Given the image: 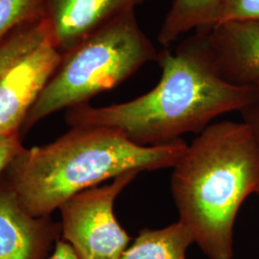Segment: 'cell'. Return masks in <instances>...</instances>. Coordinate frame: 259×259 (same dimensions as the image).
Masks as SVG:
<instances>
[{
	"instance_id": "cell-8",
	"label": "cell",
	"mask_w": 259,
	"mask_h": 259,
	"mask_svg": "<svg viewBox=\"0 0 259 259\" xmlns=\"http://www.w3.org/2000/svg\"><path fill=\"white\" fill-rule=\"evenodd\" d=\"M203 34L222 80L236 87H259V21L225 22Z\"/></svg>"
},
{
	"instance_id": "cell-12",
	"label": "cell",
	"mask_w": 259,
	"mask_h": 259,
	"mask_svg": "<svg viewBox=\"0 0 259 259\" xmlns=\"http://www.w3.org/2000/svg\"><path fill=\"white\" fill-rule=\"evenodd\" d=\"M50 36L47 19H36L21 25L0 44V76L21 56Z\"/></svg>"
},
{
	"instance_id": "cell-7",
	"label": "cell",
	"mask_w": 259,
	"mask_h": 259,
	"mask_svg": "<svg viewBox=\"0 0 259 259\" xmlns=\"http://www.w3.org/2000/svg\"><path fill=\"white\" fill-rule=\"evenodd\" d=\"M61 237V223L29 214L0 176V259H46Z\"/></svg>"
},
{
	"instance_id": "cell-2",
	"label": "cell",
	"mask_w": 259,
	"mask_h": 259,
	"mask_svg": "<svg viewBox=\"0 0 259 259\" xmlns=\"http://www.w3.org/2000/svg\"><path fill=\"white\" fill-rule=\"evenodd\" d=\"M185 141L140 146L109 127H71L53 142L24 148L0 175L23 208L50 217L72 196L128 171L172 168L185 154Z\"/></svg>"
},
{
	"instance_id": "cell-10",
	"label": "cell",
	"mask_w": 259,
	"mask_h": 259,
	"mask_svg": "<svg viewBox=\"0 0 259 259\" xmlns=\"http://www.w3.org/2000/svg\"><path fill=\"white\" fill-rule=\"evenodd\" d=\"M195 243L187 227L180 221L163 229H143L121 259H186V250Z\"/></svg>"
},
{
	"instance_id": "cell-11",
	"label": "cell",
	"mask_w": 259,
	"mask_h": 259,
	"mask_svg": "<svg viewBox=\"0 0 259 259\" xmlns=\"http://www.w3.org/2000/svg\"><path fill=\"white\" fill-rule=\"evenodd\" d=\"M222 0H173L159 30L157 40L171 47L190 31L204 33L212 27Z\"/></svg>"
},
{
	"instance_id": "cell-16",
	"label": "cell",
	"mask_w": 259,
	"mask_h": 259,
	"mask_svg": "<svg viewBox=\"0 0 259 259\" xmlns=\"http://www.w3.org/2000/svg\"><path fill=\"white\" fill-rule=\"evenodd\" d=\"M22 149L20 134L0 138V175Z\"/></svg>"
},
{
	"instance_id": "cell-1",
	"label": "cell",
	"mask_w": 259,
	"mask_h": 259,
	"mask_svg": "<svg viewBox=\"0 0 259 259\" xmlns=\"http://www.w3.org/2000/svg\"><path fill=\"white\" fill-rule=\"evenodd\" d=\"M161 75L148 93L104 107L83 104L65 111L71 127H109L140 146H159L200 134L218 116L240 111L255 88L226 83L217 73L204 34L195 32L171 50L158 52Z\"/></svg>"
},
{
	"instance_id": "cell-9",
	"label": "cell",
	"mask_w": 259,
	"mask_h": 259,
	"mask_svg": "<svg viewBox=\"0 0 259 259\" xmlns=\"http://www.w3.org/2000/svg\"><path fill=\"white\" fill-rule=\"evenodd\" d=\"M146 0H47L45 19L62 54L122 14Z\"/></svg>"
},
{
	"instance_id": "cell-6",
	"label": "cell",
	"mask_w": 259,
	"mask_h": 259,
	"mask_svg": "<svg viewBox=\"0 0 259 259\" xmlns=\"http://www.w3.org/2000/svg\"><path fill=\"white\" fill-rule=\"evenodd\" d=\"M62 57L48 36L0 76V138L21 135L29 111L55 73Z\"/></svg>"
},
{
	"instance_id": "cell-3",
	"label": "cell",
	"mask_w": 259,
	"mask_h": 259,
	"mask_svg": "<svg viewBox=\"0 0 259 259\" xmlns=\"http://www.w3.org/2000/svg\"><path fill=\"white\" fill-rule=\"evenodd\" d=\"M170 188L179 221L208 259H232L241 205L259 193V151L242 121L210 124L172 167Z\"/></svg>"
},
{
	"instance_id": "cell-15",
	"label": "cell",
	"mask_w": 259,
	"mask_h": 259,
	"mask_svg": "<svg viewBox=\"0 0 259 259\" xmlns=\"http://www.w3.org/2000/svg\"><path fill=\"white\" fill-rule=\"evenodd\" d=\"M239 112L242 120L249 127L259 151V87L255 88L252 100ZM257 195L259 197V193Z\"/></svg>"
},
{
	"instance_id": "cell-14",
	"label": "cell",
	"mask_w": 259,
	"mask_h": 259,
	"mask_svg": "<svg viewBox=\"0 0 259 259\" xmlns=\"http://www.w3.org/2000/svg\"><path fill=\"white\" fill-rule=\"evenodd\" d=\"M230 21H259V0H222L212 27Z\"/></svg>"
},
{
	"instance_id": "cell-17",
	"label": "cell",
	"mask_w": 259,
	"mask_h": 259,
	"mask_svg": "<svg viewBox=\"0 0 259 259\" xmlns=\"http://www.w3.org/2000/svg\"><path fill=\"white\" fill-rule=\"evenodd\" d=\"M49 259H80V257L67 242L60 238L56 242L54 251Z\"/></svg>"
},
{
	"instance_id": "cell-13",
	"label": "cell",
	"mask_w": 259,
	"mask_h": 259,
	"mask_svg": "<svg viewBox=\"0 0 259 259\" xmlns=\"http://www.w3.org/2000/svg\"><path fill=\"white\" fill-rule=\"evenodd\" d=\"M47 0H0V44L30 21L45 18Z\"/></svg>"
},
{
	"instance_id": "cell-4",
	"label": "cell",
	"mask_w": 259,
	"mask_h": 259,
	"mask_svg": "<svg viewBox=\"0 0 259 259\" xmlns=\"http://www.w3.org/2000/svg\"><path fill=\"white\" fill-rule=\"evenodd\" d=\"M158 51L140 27L136 10L111 19L63 54L55 73L29 111L21 134L62 110L83 104L157 61Z\"/></svg>"
},
{
	"instance_id": "cell-5",
	"label": "cell",
	"mask_w": 259,
	"mask_h": 259,
	"mask_svg": "<svg viewBox=\"0 0 259 259\" xmlns=\"http://www.w3.org/2000/svg\"><path fill=\"white\" fill-rule=\"evenodd\" d=\"M139 173H123L111 184L88 188L61 205V238L80 259H121L131 237L116 220L113 205Z\"/></svg>"
}]
</instances>
